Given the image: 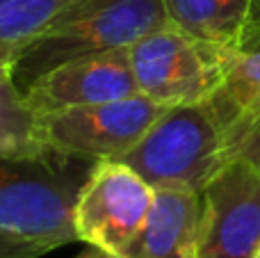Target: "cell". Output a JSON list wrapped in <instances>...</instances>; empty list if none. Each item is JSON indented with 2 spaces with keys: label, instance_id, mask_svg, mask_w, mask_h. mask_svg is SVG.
<instances>
[{
  "label": "cell",
  "instance_id": "9",
  "mask_svg": "<svg viewBox=\"0 0 260 258\" xmlns=\"http://www.w3.org/2000/svg\"><path fill=\"white\" fill-rule=\"evenodd\" d=\"M201 192L155 187L142 229L114 258H199Z\"/></svg>",
  "mask_w": 260,
  "mask_h": 258
},
{
  "label": "cell",
  "instance_id": "2",
  "mask_svg": "<svg viewBox=\"0 0 260 258\" xmlns=\"http://www.w3.org/2000/svg\"><path fill=\"white\" fill-rule=\"evenodd\" d=\"M171 25L162 0H78L14 64V82L27 87L41 73L76 57L130 48Z\"/></svg>",
  "mask_w": 260,
  "mask_h": 258
},
{
  "label": "cell",
  "instance_id": "15",
  "mask_svg": "<svg viewBox=\"0 0 260 258\" xmlns=\"http://www.w3.org/2000/svg\"><path fill=\"white\" fill-rule=\"evenodd\" d=\"M240 155L247 158V160H251V163L260 169V121H256L251 126V131H249L242 149H240Z\"/></svg>",
  "mask_w": 260,
  "mask_h": 258
},
{
  "label": "cell",
  "instance_id": "7",
  "mask_svg": "<svg viewBox=\"0 0 260 258\" xmlns=\"http://www.w3.org/2000/svg\"><path fill=\"white\" fill-rule=\"evenodd\" d=\"M199 258H253L260 247V169L233 158L201 192Z\"/></svg>",
  "mask_w": 260,
  "mask_h": 258
},
{
  "label": "cell",
  "instance_id": "4",
  "mask_svg": "<svg viewBox=\"0 0 260 258\" xmlns=\"http://www.w3.org/2000/svg\"><path fill=\"white\" fill-rule=\"evenodd\" d=\"M235 55L176 25L151 32L130 46L139 91L165 108L212 99L224 87Z\"/></svg>",
  "mask_w": 260,
  "mask_h": 258
},
{
  "label": "cell",
  "instance_id": "3",
  "mask_svg": "<svg viewBox=\"0 0 260 258\" xmlns=\"http://www.w3.org/2000/svg\"><path fill=\"white\" fill-rule=\"evenodd\" d=\"M69 163L57 153L0 158V231L50 249L80 242L76 201L89 172L78 176Z\"/></svg>",
  "mask_w": 260,
  "mask_h": 258
},
{
  "label": "cell",
  "instance_id": "8",
  "mask_svg": "<svg viewBox=\"0 0 260 258\" xmlns=\"http://www.w3.org/2000/svg\"><path fill=\"white\" fill-rule=\"evenodd\" d=\"M27 108L41 117L57 110L108 103L139 94L130 48L76 57L53 67L23 87Z\"/></svg>",
  "mask_w": 260,
  "mask_h": 258
},
{
  "label": "cell",
  "instance_id": "17",
  "mask_svg": "<svg viewBox=\"0 0 260 258\" xmlns=\"http://www.w3.org/2000/svg\"><path fill=\"white\" fill-rule=\"evenodd\" d=\"M76 258H114V256H110L108 251L99 249V247H89V245H87V249L80 251Z\"/></svg>",
  "mask_w": 260,
  "mask_h": 258
},
{
  "label": "cell",
  "instance_id": "16",
  "mask_svg": "<svg viewBox=\"0 0 260 258\" xmlns=\"http://www.w3.org/2000/svg\"><path fill=\"white\" fill-rule=\"evenodd\" d=\"M9 78H14V59L0 55V85L5 80H9Z\"/></svg>",
  "mask_w": 260,
  "mask_h": 258
},
{
  "label": "cell",
  "instance_id": "14",
  "mask_svg": "<svg viewBox=\"0 0 260 258\" xmlns=\"http://www.w3.org/2000/svg\"><path fill=\"white\" fill-rule=\"evenodd\" d=\"M48 251L53 249L41 245V242L25 240V238L0 231V258H41Z\"/></svg>",
  "mask_w": 260,
  "mask_h": 258
},
{
  "label": "cell",
  "instance_id": "1",
  "mask_svg": "<svg viewBox=\"0 0 260 258\" xmlns=\"http://www.w3.org/2000/svg\"><path fill=\"white\" fill-rule=\"evenodd\" d=\"M238 155V121L215 94L203 103L167 108L121 163L130 165L153 187L203 192Z\"/></svg>",
  "mask_w": 260,
  "mask_h": 258
},
{
  "label": "cell",
  "instance_id": "13",
  "mask_svg": "<svg viewBox=\"0 0 260 258\" xmlns=\"http://www.w3.org/2000/svg\"><path fill=\"white\" fill-rule=\"evenodd\" d=\"M50 153L39 135V117L27 108L14 78L0 85V158H32Z\"/></svg>",
  "mask_w": 260,
  "mask_h": 258
},
{
  "label": "cell",
  "instance_id": "12",
  "mask_svg": "<svg viewBox=\"0 0 260 258\" xmlns=\"http://www.w3.org/2000/svg\"><path fill=\"white\" fill-rule=\"evenodd\" d=\"M217 96L224 101L238 121L240 149H242L251 126L260 121V30L235 55L229 78Z\"/></svg>",
  "mask_w": 260,
  "mask_h": 258
},
{
  "label": "cell",
  "instance_id": "11",
  "mask_svg": "<svg viewBox=\"0 0 260 258\" xmlns=\"http://www.w3.org/2000/svg\"><path fill=\"white\" fill-rule=\"evenodd\" d=\"M78 0H0V55L14 59L48 32Z\"/></svg>",
  "mask_w": 260,
  "mask_h": 258
},
{
  "label": "cell",
  "instance_id": "5",
  "mask_svg": "<svg viewBox=\"0 0 260 258\" xmlns=\"http://www.w3.org/2000/svg\"><path fill=\"white\" fill-rule=\"evenodd\" d=\"M165 110V105L139 91L128 99L41 114L39 135L50 153L64 158L82 163L121 160L144 140Z\"/></svg>",
  "mask_w": 260,
  "mask_h": 258
},
{
  "label": "cell",
  "instance_id": "6",
  "mask_svg": "<svg viewBox=\"0 0 260 258\" xmlns=\"http://www.w3.org/2000/svg\"><path fill=\"white\" fill-rule=\"evenodd\" d=\"M155 187L121 160L91 165L76 201L78 240L117 256L142 229Z\"/></svg>",
  "mask_w": 260,
  "mask_h": 258
},
{
  "label": "cell",
  "instance_id": "18",
  "mask_svg": "<svg viewBox=\"0 0 260 258\" xmlns=\"http://www.w3.org/2000/svg\"><path fill=\"white\" fill-rule=\"evenodd\" d=\"M253 258H260V247H258V251H256V256H253Z\"/></svg>",
  "mask_w": 260,
  "mask_h": 258
},
{
  "label": "cell",
  "instance_id": "10",
  "mask_svg": "<svg viewBox=\"0 0 260 258\" xmlns=\"http://www.w3.org/2000/svg\"><path fill=\"white\" fill-rule=\"evenodd\" d=\"M178 30L240 53L260 30V0H162Z\"/></svg>",
  "mask_w": 260,
  "mask_h": 258
}]
</instances>
